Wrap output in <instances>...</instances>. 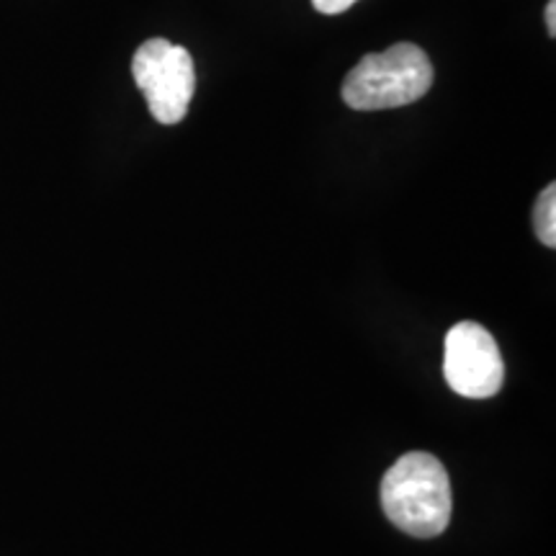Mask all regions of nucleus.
I'll return each mask as SVG.
<instances>
[{
  "mask_svg": "<svg viewBox=\"0 0 556 556\" xmlns=\"http://www.w3.org/2000/svg\"><path fill=\"white\" fill-rule=\"evenodd\" d=\"M379 497L392 526L407 536L435 539L448 528V471L433 454L409 451L400 456L381 479Z\"/></svg>",
  "mask_w": 556,
  "mask_h": 556,
  "instance_id": "1",
  "label": "nucleus"
},
{
  "mask_svg": "<svg viewBox=\"0 0 556 556\" xmlns=\"http://www.w3.org/2000/svg\"><path fill=\"white\" fill-rule=\"evenodd\" d=\"M433 86V65L426 50L409 41L387 52L366 54L343 83V101L356 111L402 109L420 101Z\"/></svg>",
  "mask_w": 556,
  "mask_h": 556,
  "instance_id": "2",
  "label": "nucleus"
},
{
  "mask_svg": "<svg viewBox=\"0 0 556 556\" xmlns=\"http://www.w3.org/2000/svg\"><path fill=\"white\" fill-rule=\"evenodd\" d=\"M131 75L148 101L152 119L165 127L186 119L197 90V70L186 47L160 37L148 39L131 58Z\"/></svg>",
  "mask_w": 556,
  "mask_h": 556,
  "instance_id": "3",
  "label": "nucleus"
},
{
  "mask_svg": "<svg viewBox=\"0 0 556 556\" xmlns=\"http://www.w3.org/2000/svg\"><path fill=\"white\" fill-rule=\"evenodd\" d=\"M443 377L467 400L495 397L505 381L503 353L495 338L477 323H458L443 345Z\"/></svg>",
  "mask_w": 556,
  "mask_h": 556,
  "instance_id": "4",
  "label": "nucleus"
},
{
  "mask_svg": "<svg viewBox=\"0 0 556 556\" xmlns=\"http://www.w3.org/2000/svg\"><path fill=\"white\" fill-rule=\"evenodd\" d=\"M533 227H536V238L546 248H556V186L548 184L536 201L533 208Z\"/></svg>",
  "mask_w": 556,
  "mask_h": 556,
  "instance_id": "5",
  "label": "nucleus"
},
{
  "mask_svg": "<svg viewBox=\"0 0 556 556\" xmlns=\"http://www.w3.org/2000/svg\"><path fill=\"white\" fill-rule=\"evenodd\" d=\"M353 3H358V0H312V5H315L319 13H325V16H338V13L351 9Z\"/></svg>",
  "mask_w": 556,
  "mask_h": 556,
  "instance_id": "6",
  "label": "nucleus"
},
{
  "mask_svg": "<svg viewBox=\"0 0 556 556\" xmlns=\"http://www.w3.org/2000/svg\"><path fill=\"white\" fill-rule=\"evenodd\" d=\"M544 16H546V29H548V34H552V37H556V0H548Z\"/></svg>",
  "mask_w": 556,
  "mask_h": 556,
  "instance_id": "7",
  "label": "nucleus"
}]
</instances>
